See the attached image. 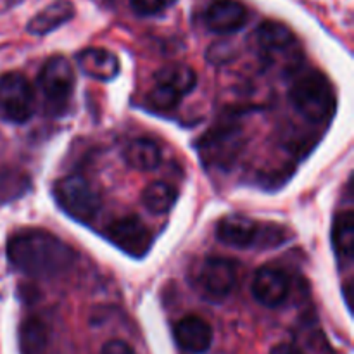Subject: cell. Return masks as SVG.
<instances>
[{"instance_id":"1","label":"cell","mask_w":354,"mask_h":354,"mask_svg":"<svg viewBox=\"0 0 354 354\" xmlns=\"http://www.w3.org/2000/svg\"><path fill=\"white\" fill-rule=\"evenodd\" d=\"M10 265L33 279H50L68 272L76 252L54 234L45 230H23L7 241Z\"/></svg>"},{"instance_id":"9","label":"cell","mask_w":354,"mask_h":354,"mask_svg":"<svg viewBox=\"0 0 354 354\" xmlns=\"http://www.w3.org/2000/svg\"><path fill=\"white\" fill-rule=\"evenodd\" d=\"M106 237L131 258H144L152 244L151 230L137 216H123L111 221L106 227Z\"/></svg>"},{"instance_id":"5","label":"cell","mask_w":354,"mask_h":354,"mask_svg":"<svg viewBox=\"0 0 354 354\" xmlns=\"http://www.w3.org/2000/svg\"><path fill=\"white\" fill-rule=\"evenodd\" d=\"M244 149V133L241 127L225 123L214 127L201 138L199 156L207 168L230 169Z\"/></svg>"},{"instance_id":"12","label":"cell","mask_w":354,"mask_h":354,"mask_svg":"<svg viewBox=\"0 0 354 354\" xmlns=\"http://www.w3.org/2000/svg\"><path fill=\"white\" fill-rule=\"evenodd\" d=\"M204 23L213 33H235L248 23V9L239 0H213L204 12Z\"/></svg>"},{"instance_id":"14","label":"cell","mask_w":354,"mask_h":354,"mask_svg":"<svg viewBox=\"0 0 354 354\" xmlns=\"http://www.w3.org/2000/svg\"><path fill=\"white\" fill-rule=\"evenodd\" d=\"M76 62H78L80 69L86 76H90L93 80H99V82H109V80H113L120 73V61L107 48H83L76 55Z\"/></svg>"},{"instance_id":"11","label":"cell","mask_w":354,"mask_h":354,"mask_svg":"<svg viewBox=\"0 0 354 354\" xmlns=\"http://www.w3.org/2000/svg\"><path fill=\"white\" fill-rule=\"evenodd\" d=\"M252 296L266 308H279L290 292L289 277L275 266H261L252 279Z\"/></svg>"},{"instance_id":"15","label":"cell","mask_w":354,"mask_h":354,"mask_svg":"<svg viewBox=\"0 0 354 354\" xmlns=\"http://www.w3.org/2000/svg\"><path fill=\"white\" fill-rule=\"evenodd\" d=\"M256 44L268 57H275L280 54H289L296 47V37L292 30L279 21H265L259 24L254 33Z\"/></svg>"},{"instance_id":"23","label":"cell","mask_w":354,"mask_h":354,"mask_svg":"<svg viewBox=\"0 0 354 354\" xmlns=\"http://www.w3.org/2000/svg\"><path fill=\"white\" fill-rule=\"evenodd\" d=\"M100 354H137L133 351V348H131L130 344H127L124 341H118V339H114V341H109L106 346L102 348V353Z\"/></svg>"},{"instance_id":"2","label":"cell","mask_w":354,"mask_h":354,"mask_svg":"<svg viewBox=\"0 0 354 354\" xmlns=\"http://www.w3.org/2000/svg\"><path fill=\"white\" fill-rule=\"evenodd\" d=\"M289 228L279 223H263L252 218L230 214L216 225V239L237 249H272L292 239Z\"/></svg>"},{"instance_id":"19","label":"cell","mask_w":354,"mask_h":354,"mask_svg":"<svg viewBox=\"0 0 354 354\" xmlns=\"http://www.w3.org/2000/svg\"><path fill=\"white\" fill-rule=\"evenodd\" d=\"M178 192L173 185L166 182H154L145 187L142 192V203L145 209L151 211L152 214H165L175 206Z\"/></svg>"},{"instance_id":"16","label":"cell","mask_w":354,"mask_h":354,"mask_svg":"<svg viewBox=\"0 0 354 354\" xmlns=\"http://www.w3.org/2000/svg\"><path fill=\"white\" fill-rule=\"evenodd\" d=\"M73 17H75V6L69 0H55L37 16L31 17L28 23V31L31 35H47L71 21Z\"/></svg>"},{"instance_id":"24","label":"cell","mask_w":354,"mask_h":354,"mask_svg":"<svg viewBox=\"0 0 354 354\" xmlns=\"http://www.w3.org/2000/svg\"><path fill=\"white\" fill-rule=\"evenodd\" d=\"M270 354H304L299 348L292 344H277Z\"/></svg>"},{"instance_id":"7","label":"cell","mask_w":354,"mask_h":354,"mask_svg":"<svg viewBox=\"0 0 354 354\" xmlns=\"http://www.w3.org/2000/svg\"><path fill=\"white\" fill-rule=\"evenodd\" d=\"M38 85L47 100V106L52 111L62 113L75 90V69L68 59L62 55H54L41 68Z\"/></svg>"},{"instance_id":"18","label":"cell","mask_w":354,"mask_h":354,"mask_svg":"<svg viewBox=\"0 0 354 354\" xmlns=\"http://www.w3.org/2000/svg\"><path fill=\"white\" fill-rule=\"evenodd\" d=\"M332 245L334 252L342 265H349L354 254V214L344 211L339 214L332 227Z\"/></svg>"},{"instance_id":"21","label":"cell","mask_w":354,"mask_h":354,"mask_svg":"<svg viewBox=\"0 0 354 354\" xmlns=\"http://www.w3.org/2000/svg\"><path fill=\"white\" fill-rule=\"evenodd\" d=\"M30 178L14 168L0 166V204L12 203L30 190Z\"/></svg>"},{"instance_id":"3","label":"cell","mask_w":354,"mask_h":354,"mask_svg":"<svg viewBox=\"0 0 354 354\" xmlns=\"http://www.w3.org/2000/svg\"><path fill=\"white\" fill-rule=\"evenodd\" d=\"M289 97L297 113L313 123H325L335 113L334 86L320 71L301 75L290 86Z\"/></svg>"},{"instance_id":"10","label":"cell","mask_w":354,"mask_h":354,"mask_svg":"<svg viewBox=\"0 0 354 354\" xmlns=\"http://www.w3.org/2000/svg\"><path fill=\"white\" fill-rule=\"evenodd\" d=\"M239 280L237 263L227 258H207L201 265L197 286L211 301H223L234 292Z\"/></svg>"},{"instance_id":"13","label":"cell","mask_w":354,"mask_h":354,"mask_svg":"<svg viewBox=\"0 0 354 354\" xmlns=\"http://www.w3.org/2000/svg\"><path fill=\"white\" fill-rule=\"evenodd\" d=\"M175 341L180 349L190 354H204L213 344V328L204 318L185 317L175 325Z\"/></svg>"},{"instance_id":"4","label":"cell","mask_w":354,"mask_h":354,"mask_svg":"<svg viewBox=\"0 0 354 354\" xmlns=\"http://www.w3.org/2000/svg\"><path fill=\"white\" fill-rule=\"evenodd\" d=\"M54 199L66 214L76 221L88 223L102 207L100 194L83 176H64L54 185Z\"/></svg>"},{"instance_id":"8","label":"cell","mask_w":354,"mask_h":354,"mask_svg":"<svg viewBox=\"0 0 354 354\" xmlns=\"http://www.w3.org/2000/svg\"><path fill=\"white\" fill-rule=\"evenodd\" d=\"M35 111V92L28 78L21 73L0 76V113L12 123H26Z\"/></svg>"},{"instance_id":"17","label":"cell","mask_w":354,"mask_h":354,"mask_svg":"<svg viewBox=\"0 0 354 354\" xmlns=\"http://www.w3.org/2000/svg\"><path fill=\"white\" fill-rule=\"evenodd\" d=\"M123 158L127 165L137 171H152L161 162V149L154 140L137 138L124 147Z\"/></svg>"},{"instance_id":"6","label":"cell","mask_w":354,"mask_h":354,"mask_svg":"<svg viewBox=\"0 0 354 354\" xmlns=\"http://www.w3.org/2000/svg\"><path fill=\"white\" fill-rule=\"evenodd\" d=\"M156 85L151 92V102L159 109L175 107L197 85V75L187 64H169L154 75Z\"/></svg>"},{"instance_id":"20","label":"cell","mask_w":354,"mask_h":354,"mask_svg":"<svg viewBox=\"0 0 354 354\" xmlns=\"http://www.w3.org/2000/svg\"><path fill=\"white\" fill-rule=\"evenodd\" d=\"M21 354H44L48 342L47 327L38 318H28L19 332Z\"/></svg>"},{"instance_id":"22","label":"cell","mask_w":354,"mask_h":354,"mask_svg":"<svg viewBox=\"0 0 354 354\" xmlns=\"http://www.w3.org/2000/svg\"><path fill=\"white\" fill-rule=\"evenodd\" d=\"M173 0H130V6L138 16H154L169 7Z\"/></svg>"}]
</instances>
